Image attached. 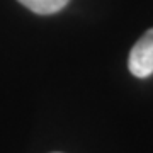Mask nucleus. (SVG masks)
<instances>
[{"label":"nucleus","mask_w":153,"mask_h":153,"mask_svg":"<svg viewBox=\"0 0 153 153\" xmlns=\"http://www.w3.org/2000/svg\"><path fill=\"white\" fill-rule=\"evenodd\" d=\"M128 66L129 71L138 78L153 75V29H148L131 48Z\"/></svg>","instance_id":"f257e3e1"},{"label":"nucleus","mask_w":153,"mask_h":153,"mask_svg":"<svg viewBox=\"0 0 153 153\" xmlns=\"http://www.w3.org/2000/svg\"><path fill=\"white\" fill-rule=\"evenodd\" d=\"M19 4L39 16H51L68 5L70 0H17Z\"/></svg>","instance_id":"f03ea898"}]
</instances>
